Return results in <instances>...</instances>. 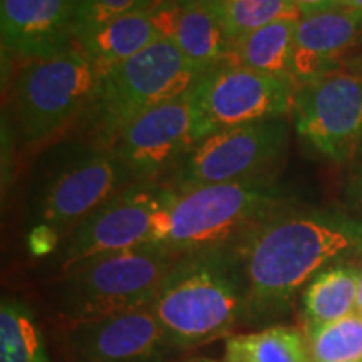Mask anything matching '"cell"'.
Returning <instances> with one entry per match:
<instances>
[{
	"instance_id": "30",
	"label": "cell",
	"mask_w": 362,
	"mask_h": 362,
	"mask_svg": "<svg viewBox=\"0 0 362 362\" xmlns=\"http://www.w3.org/2000/svg\"><path fill=\"white\" fill-rule=\"evenodd\" d=\"M166 4H170V0H146V11H156Z\"/></svg>"
},
{
	"instance_id": "2",
	"label": "cell",
	"mask_w": 362,
	"mask_h": 362,
	"mask_svg": "<svg viewBox=\"0 0 362 362\" xmlns=\"http://www.w3.org/2000/svg\"><path fill=\"white\" fill-rule=\"evenodd\" d=\"M149 310L180 351L225 337L247 310V277L237 240L181 253Z\"/></svg>"
},
{
	"instance_id": "15",
	"label": "cell",
	"mask_w": 362,
	"mask_h": 362,
	"mask_svg": "<svg viewBox=\"0 0 362 362\" xmlns=\"http://www.w3.org/2000/svg\"><path fill=\"white\" fill-rule=\"evenodd\" d=\"M362 34V12L336 6L298 21L292 76L297 86L332 71L334 62Z\"/></svg>"
},
{
	"instance_id": "5",
	"label": "cell",
	"mask_w": 362,
	"mask_h": 362,
	"mask_svg": "<svg viewBox=\"0 0 362 362\" xmlns=\"http://www.w3.org/2000/svg\"><path fill=\"white\" fill-rule=\"evenodd\" d=\"M180 255L166 245L146 243L83 262L61 274L59 312L74 324L149 307Z\"/></svg>"
},
{
	"instance_id": "1",
	"label": "cell",
	"mask_w": 362,
	"mask_h": 362,
	"mask_svg": "<svg viewBox=\"0 0 362 362\" xmlns=\"http://www.w3.org/2000/svg\"><path fill=\"white\" fill-rule=\"evenodd\" d=\"M247 277L245 322L287 310L325 267L362 255V218L336 211H277L237 240Z\"/></svg>"
},
{
	"instance_id": "23",
	"label": "cell",
	"mask_w": 362,
	"mask_h": 362,
	"mask_svg": "<svg viewBox=\"0 0 362 362\" xmlns=\"http://www.w3.org/2000/svg\"><path fill=\"white\" fill-rule=\"evenodd\" d=\"M312 362H362V314L309 329Z\"/></svg>"
},
{
	"instance_id": "27",
	"label": "cell",
	"mask_w": 362,
	"mask_h": 362,
	"mask_svg": "<svg viewBox=\"0 0 362 362\" xmlns=\"http://www.w3.org/2000/svg\"><path fill=\"white\" fill-rule=\"evenodd\" d=\"M198 2H200L203 7H206L208 11L214 12L215 16L220 19L221 13H223V11H225V7L228 6L232 0H198Z\"/></svg>"
},
{
	"instance_id": "6",
	"label": "cell",
	"mask_w": 362,
	"mask_h": 362,
	"mask_svg": "<svg viewBox=\"0 0 362 362\" xmlns=\"http://www.w3.org/2000/svg\"><path fill=\"white\" fill-rule=\"evenodd\" d=\"M98 83L93 61L81 45L51 57L25 61L12 89V111L21 139L37 146L83 116Z\"/></svg>"
},
{
	"instance_id": "19",
	"label": "cell",
	"mask_w": 362,
	"mask_h": 362,
	"mask_svg": "<svg viewBox=\"0 0 362 362\" xmlns=\"http://www.w3.org/2000/svg\"><path fill=\"white\" fill-rule=\"evenodd\" d=\"M359 270L336 265L317 274L304 292V314L309 329L336 322L354 314Z\"/></svg>"
},
{
	"instance_id": "10",
	"label": "cell",
	"mask_w": 362,
	"mask_h": 362,
	"mask_svg": "<svg viewBox=\"0 0 362 362\" xmlns=\"http://www.w3.org/2000/svg\"><path fill=\"white\" fill-rule=\"evenodd\" d=\"M293 126L315 155L330 163L352 161L362 148V74L329 71L297 88Z\"/></svg>"
},
{
	"instance_id": "13",
	"label": "cell",
	"mask_w": 362,
	"mask_h": 362,
	"mask_svg": "<svg viewBox=\"0 0 362 362\" xmlns=\"http://www.w3.org/2000/svg\"><path fill=\"white\" fill-rule=\"evenodd\" d=\"M71 362H175L176 349L149 307L69 324Z\"/></svg>"
},
{
	"instance_id": "3",
	"label": "cell",
	"mask_w": 362,
	"mask_h": 362,
	"mask_svg": "<svg viewBox=\"0 0 362 362\" xmlns=\"http://www.w3.org/2000/svg\"><path fill=\"white\" fill-rule=\"evenodd\" d=\"M285 203L287 197L275 178L171 188L156 216L151 243L181 253L223 245L284 210Z\"/></svg>"
},
{
	"instance_id": "18",
	"label": "cell",
	"mask_w": 362,
	"mask_h": 362,
	"mask_svg": "<svg viewBox=\"0 0 362 362\" xmlns=\"http://www.w3.org/2000/svg\"><path fill=\"white\" fill-rule=\"evenodd\" d=\"M297 24L298 21L284 19L243 35L230 47L232 64L293 79L292 57Z\"/></svg>"
},
{
	"instance_id": "31",
	"label": "cell",
	"mask_w": 362,
	"mask_h": 362,
	"mask_svg": "<svg viewBox=\"0 0 362 362\" xmlns=\"http://www.w3.org/2000/svg\"><path fill=\"white\" fill-rule=\"evenodd\" d=\"M194 2H198V0H170V4H173V6H178V7L192 6Z\"/></svg>"
},
{
	"instance_id": "4",
	"label": "cell",
	"mask_w": 362,
	"mask_h": 362,
	"mask_svg": "<svg viewBox=\"0 0 362 362\" xmlns=\"http://www.w3.org/2000/svg\"><path fill=\"white\" fill-rule=\"evenodd\" d=\"M203 76L173 39L156 40L146 51L98 79L79 117L89 144L112 148L136 117L188 93Z\"/></svg>"
},
{
	"instance_id": "12",
	"label": "cell",
	"mask_w": 362,
	"mask_h": 362,
	"mask_svg": "<svg viewBox=\"0 0 362 362\" xmlns=\"http://www.w3.org/2000/svg\"><path fill=\"white\" fill-rule=\"evenodd\" d=\"M197 143L189 89L136 117L111 149L134 183H155L163 173L178 168Z\"/></svg>"
},
{
	"instance_id": "26",
	"label": "cell",
	"mask_w": 362,
	"mask_h": 362,
	"mask_svg": "<svg viewBox=\"0 0 362 362\" xmlns=\"http://www.w3.org/2000/svg\"><path fill=\"white\" fill-rule=\"evenodd\" d=\"M292 2L296 4V7L302 13V17L312 16L315 12L337 6V0H292Z\"/></svg>"
},
{
	"instance_id": "8",
	"label": "cell",
	"mask_w": 362,
	"mask_h": 362,
	"mask_svg": "<svg viewBox=\"0 0 362 362\" xmlns=\"http://www.w3.org/2000/svg\"><path fill=\"white\" fill-rule=\"evenodd\" d=\"M297 83L238 64L206 72L192 88L197 141L218 131L260 121L284 119L292 112Z\"/></svg>"
},
{
	"instance_id": "7",
	"label": "cell",
	"mask_w": 362,
	"mask_h": 362,
	"mask_svg": "<svg viewBox=\"0 0 362 362\" xmlns=\"http://www.w3.org/2000/svg\"><path fill=\"white\" fill-rule=\"evenodd\" d=\"M133 183L111 148L74 144L40 181L30 228L44 226L66 238L86 216Z\"/></svg>"
},
{
	"instance_id": "9",
	"label": "cell",
	"mask_w": 362,
	"mask_h": 362,
	"mask_svg": "<svg viewBox=\"0 0 362 362\" xmlns=\"http://www.w3.org/2000/svg\"><path fill=\"white\" fill-rule=\"evenodd\" d=\"M288 148L284 119L260 121L206 136L175 170L173 189L275 178Z\"/></svg>"
},
{
	"instance_id": "20",
	"label": "cell",
	"mask_w": 362,
	"mask_h": 362,
	"mask_svg": "<svg viewBox=\"0 0 362 362\" xmlns=\"http://www.w3.org/2000/svg\"><path fill=\"white\" fill-rule=\"evenodd\" d=\"M225 362H312V357L300 329L270 325L226 339Z\"/></svg>"
},
{
	"instance_id": "29",
	"label": "cell",
	"mask_w": 362,
	"mask_h": 362,
	"mask_svg": "<svg viewBox=\"0 0 362 362\" xmlns=\"http://www.w3.org/2000/svg\"><path fill=\"white\" fill-rule=\"evenodd\" d=\"M356 310L362 314V269L359 270V285H357V302H356Z\"/></svg>"
},
{
	"instance_id": "24",
	"label": "cell",
	"mask_w": 362,
	"mask_h": 362,
	"mask_svg": "<svg viewBox=\"0 0 362 362\" xmlns=\"http://www.w3.org/2000/svg\"><path fill=\"white\" fill-rule=\"evenodd\" d=\"M139 8L146 11V0H78L76 44H79L101 25Z\"/></svg>"
},
{
	"instance_id": "16",
	"label": "cell",
	"mask_w": 362,
	"mask_h": 362,
	"mask_svg": "<svg viewBox=\"0 0 362 362\" xmlns=\"http://www.w3.org/2000/svg\"><path fill=\"white\" fill-rule=\"evenodd\" d=\"M160 39L163 35L153 12L139 8L101 25L78 45L93 61L99 79Z\"/></svg>"
},
{
	"instance_id": "11",
	"label": "cell",
	"mask_w": 362,
	"mask_h": 362,
	"mask_svg": "<svg viewBox=\"0 0 362 362\" xmlns=\"http://www.w3.org/2000/svg\"><path fill=\"white\" fill-rule=\"evenodd\" d=\"M170 194L171 187L141 181L121 189L64 238L57 260L61 274L106 253L151 243L156 216Z\"/></svg>"
},
{
	"instance_id": "25",
	"label": "cell",
	"mask_w": 362,
	"mask_h": 362,
	"mask_svg": "<svg viewBox=\"0 0 362 362\" xmlns=\"http://www.w3.org/2000/svg\"><path fill=\"white\" fill-rule=\"evenodd\" d=\"M342 198L351 211L362 216V161L357 163L347 175Z\"/></svg>"
},
{
	"instance_id": "14",
	"label": "cell",
	"mask_w": 362,
	"mask_h": 362,
	"mask_svg": "<svg viewBox=\"0 0 362 362\" xmlns=\"http://www.w3.org/2000/svg\"><path fill=\"white\" fill-rule=\"evenodd\" d=\"M78 0H0L2 45L22 61L76 45Z\"/></svg>"
},
{
	"instance_id": "32",
	"label": "cell",
	"mask_w": 362,
	"mask_h": 362,
	"mask_svg": "<svg viewBox=\"0 0 362 362\" xmlns=\"http://www.w3.org/2000/svg\"><path fill=\"white\" fill-rule=\"evenodd\" d=\"M187 362H218V361L210 359V357H193V359H189Z\"/></svg>"
},
{
	"instance_id": "21",
	"label": "cell",
	"mask_w": 362,
	"mask_h": 362,
	"mask_svg": "<svg viewBox=\"0 0 362 362\" xmlns=\"http://www.w3.org/2000/svg\"><path fill=\"white\" fill-rule=\"evenodd\" d=\"M0 362H51L37 319L19 298H2Z\"/></svg>"
},
{
	"instance_id": "17",
	"label": "cell",
	"mask_w": 362,
	"mask_h": 362,
	"mask_svg": "<svg viewBox=\"0 0 362 362\" xmlns=\"http://www.w3.org/2000/svg\"><path fill=\"white\" fill-rule=\"evenodd\" d=\"M171 39L178 45L181 54L203 74L220 66L232 64L230 44L223 25L218 17L200 2L181 7Z\"/></svg>"
},
{
	"instance_id": "28",
	"label": "cell",
	"mask_w": 362,
	"mask_h": 362,
	"mask_svg": "<svg viewBox=\"0 0 362 362\" xmlns=\"http://www.w3.org/2000/svg\"><path fill=\"white\" fill-rule=\"evenodd\" d=\"M337 6L362 12V0H337Z\"/></svg>"
},
{
	"instance_id": "22",
	"label": "cell",
	"mask_w": 362,
	"mask_h": 362,
	"mask_svg": "<svg viewBox=\"0 0 362 362\" xmlns=\"http://www.w3.org/2000/svg\"><path fill=\"white\" fill-rule=\"evenodd\" d=\"M284 19H302L292 0H232L221 13L220 22L232 47L243 35Z\"/></svg>"
}]
</instances>
